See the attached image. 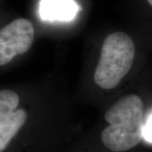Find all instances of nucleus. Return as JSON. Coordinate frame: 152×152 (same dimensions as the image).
Wrapping results in <instances>:
<instances>
[{"label":"nucleus","mask_w":152,"mask_h":152,"mask_svg":"<svg viewBox=\"0 0 152 152\" xmlns=\"http://www.w3.org/2000/svg\"><path fill=\"white\" fill-rule=\"evenodd\" d=\"M144 104L136 95L121 98L105 114L109 124L102 133L104 145L114 152L135 147L144 137Z\"/></svg>","instance_id":"f257e3e1"},{"label":"nucleus","mask_w":152,"mask_h":152,"mask_svg":"<svg viewBox=\"0 0 152 152\" xmlns=\"http://www.w3.org/2000/svg\"><path fill=\"white\" fill-rule=\"evenodd\" d=\"M134 53V42L127 34L114 32L107 36L94 75L96 84L104 90L115 88L130 70Z\"/></svg>","instance_id":"f03ea898"},{"label":"nucleus","mask_w":152,"mask_h":152,"mask_svg":"<svg viewBox=\"0 0 152 152\" xmlns=\"http://www.w3.org/2000/svg\"><path fill=\"white\" fill-rule=\"evenodd\" d=\"M34 41V28L26 19L15 20L0 31V65L9 64L15 56L31 48Z\"/></svg>","instance_id":"7ed1b4c3"},{"label":"nucleus","mask_w":152,"mask_h":152,"mask_svg":"<svg viewBox=\"0 0 152 152\" xmlns=\"http://www.w3.org/2000/svg\"><path fill=\"white\" fill-rule=\"evenodd\" d=\"M79 11L74 0H42L39 13L44 20L70 21Z\"/></svg>","instance_id":"20e7f679"},{"label":"nucleus","mask_w":152,"mask_h":152,"mask_svg":"<svg viewBox=\"0 0 152 152\" xmlns=\"http://www.w3.org/2000/svg\"><path fill=\"white\" fill-rule=\"evenodd\" d=\"M26 113L21 109L0 114V151L5 150L13 137L26 123Z\"/></svg>","instance_id":"39448f33"},{"label":"nucleus","mask_w":152,"mask_h":152,"mask_svg":"<svg viewBox=\"0 0 152 152\" xmlns=\"http://www.w3.org/2000/svg\"><path fill=\"white\" fill-rule=\"evenodd\" d=\"M19 105V96L16 93L9 90L0 92V114L9 113L15 111Z\"/></svg>","instance_id":"423d86ee"},{"label":"nucleus","mask_w":152,"mask_h":152,"mask_svg":"<svg viewBox=\"0 0 152 152\" xmlns=\"http://www.w3.org/2000/svg\"><path fill=\"white\" fill-rule=\"evenodd\" d=\"M144 137L149 142H152V116L149 118L144 126Z\"/></svg>","instance_id":"0eeeda50"},{"label":"nucleus","mask_w":152,"mask_h":152,"mask_svg":"<svg viewBox=\"0 0 152 152\" xmlns=\"http://www.w3.org/2000/svg\"><path fill=\"white\" fill-rule=\"evenodd\" d=\"M147 1H148V2H149V4L152 6V0H147Z\"/></svg>","instance_id":"6e6552de"}]
</instances>
